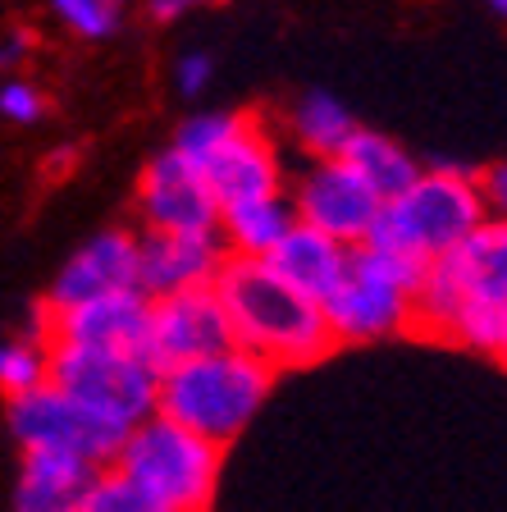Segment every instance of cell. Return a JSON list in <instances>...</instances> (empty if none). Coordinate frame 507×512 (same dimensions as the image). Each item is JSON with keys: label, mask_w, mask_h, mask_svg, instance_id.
Masks as SVG:
<instances>
[{"label": "cell", "mask_w": 507, "mask_h": 512, "mask_svg": "<svg viewBox=\"0 0 507 512\" xmlns=\"http://www.w3.org/2000/svg\"><path fill=\"white\" fill-rule=\"evenodd\" d=\"M412 334L494 357L507 334V224L485 220L466 243L425 266Z\"/></svg>", "instance_id": "1"}, {"label": "cell", "mask_w": 507, "mask_h": 512, "mask_svg": "<svg viewBox=\"0 0 507 512\" xmlns=\"http://www.w3.org/2000/svg\"><path fill=\"white\" fill-rule=\"evenodd\" d=\"M215 298L229 316L233 348L261 357L270 371H302L334 352L320 302L288 288L265 261L229 256L215 275Z\"/></svg>", "instance_id": "2"}, {"label": "cell", "mask_w": 507, "mask_h": 512, "mask_svg": "<svg viewBox=\"0 0 507 512\" xmlns=\"http://www.w3.org/2000/svg\"><path fill=\"white\" fill-rule=\"evenodd\" d=\"M279 375L243 348H224L160 375L156 412L174 426L201 435L206 444L229 448L247 435Z\"/></svg>", "instance_id": "3"}, {"label": "cell", "mask_w": 507, "mask_h": 512, "mask_svg": "<svg viewBox=\"0 0 507 512\" xmlns=\"http://www.w3.org/2000/svg\"><path fill=\"white\" fill-rule=\"evenodd\" d=\"M485 220L489 211L480 192V170L462 160H439V165H425L402 197L384 202L366 243L430 266L457 243H466Z\"/></svg>", "instance_id": "4"}, {"label": "cell", "mask_w": 507, "mask_h": 512, "mask_svg": "<svg viewBox=\"0 0 507 512\" xmlns=\"http://www.w3.org/2000/svg\"><path fill=\"white\" fill-rule=\"evenodd\" d=\"M421 275L425 266L412 256H398L375 243L352 247L343 279L320 302V316H325L334 348H366V343L412 334Z\"/></svg>", "instance_id": "5"}, {"label": "cell", "mask_w": 507, "mask_h": 512, "mask_svg": "<svg viewBox=\"0 0 507 512\" xmlns=\"http://www.w3.org/2000/svg\"><path fill=\"white\" fill-rule=\"evenodd\" d=\"M110 467L128 476L133 485L160 499L174 512H211L215 490H220L224 471V448L206 444L201 435L174 426L169 416H147L142 426H133L119 444Z\"/></svg>", "instance_id": "6"}, {"label": "cell", "mask_w": 507, "mask_h": 512, "mask_svg": "<svg viewBox=\"0 0 507 512\" xmlns=\"http://www.w3.org/2000/svg\"><path fill=\"white\" fill-rule=\"evenodd\" d=\"M51 384L83 403L87 412L115 421L119 430L142 426L156 416L160 375L142 362V352L124 348H55L51 343Z\"/></svg>", "instance_id": "7"}, {"label": "cell", "mask_w": 507, "mask_h": 512, "mask_svg": "<svg viewBox=\"0 0 507 512\" xmlns=\"http://www.w3.org/2000/svg\"><path fill=\"white\" fill-rule=\"evenodd\" d=\"M5 426H10L19 453H55V458H74L92 471H106L128 435L115 421L74 403L55 384H42V389H32L23 398H10L5 403Z\"/></svg>", "instance_id": "8"}, {"label": "cell", "mask_w": 507, "mask_h": 512, "mask_svg": "<svg viewBox=\"0 0 507 512\" xmlns=\"http://www.w3.org/2000/svg\"><path fill=\"white\" fill-rule=\"evenodd\" d=\"M284 197L297 224H307L343 247L366 243L384 211V202L357 179L348 160H302L297 170H288Z\"/></svg>", "instance_id": "9"}, {"label": "cell", "mask_w": 507, "mask_h": 512, "mask_svg": "<svg viewBox=\"0 0 507 512\" xmlns=\"http://www.w3.org/2000/svg\"><path fill=\"white\" fill-rule=\"evenodd\" d=\"M206 188H211L215 206L256 202V197H275L288 183V151L275 133V119L265 110H243L238 128L197 165Z\"/></svg>", "instance_id": "10"}, {"label": "cell", "mask_w": 507, "mask_h": 512, "mask_svg": "<svg viewBox=\"0 0 507 512\" xmlns=\"http://www.w3.org/2000/svg\"><path fill=\"white\" fill-rule=\"evenodd\" d=\"M138 234H220V206L192 160L174 147L156 151L133 183Z\"/></svg>", "instance_id": "11"}, {"label": "cell", "mask_w": 507, "mask_h": 512, "mask_svg": "<svg viewBox=\"0 0 507 512\" xmlns=\"http://www.w3.org/2000/svg\"><path fill=\"white\" fill-rule=\"evenodd\" d=\"M233 348L229 316H224L220 298L211 288H188L174 298H156L147 311V334H142V362L156 375L174 371L183 362L211 357V352Z\"/></svg>", "instance_id": "12"}, {"label": "cell", "mask_w": 507, "mask_h": 512, "mask_svg": "<svg viewBox=\"0 0 507 512\" xmlns=\"http://www.w3.org/2000/svg\"><path fill=\"white\" fill-rule=\"evenodd\" d=\"M138 288V229L128 224H110L96 229L92 238L64 256V266L55 270L51 288L42 293L37 307L42 311H69L96 298H115V293H133Z\"/></svg>", "instance_id": "13"}, {"label": "cell", "mask_w": 507, "mask_h": 512, "mask_svg": "<svg viewBox=\"0 0 507 512\" xmlns=\"http://www.w3.org/2000/svg\"><path fill=\"white\" fill-rule=\"evenodd\" d=\"M220 234H138V293L147 302L188 288H211L224 270Z\"/></svg>", "instance_id": "14"}, {"label": "cell", "mask_w": 507, "mask_h": 512, "mask_svg": "<svg viewBox=\"0 0 507 512\" xmlns=\"http://www.w3.org/2000/svg\"><path fill=\"white\" fill-rule=\"evenodd\" d=\"M147 311L151 302L133 293H115V298H96L69 311H46V343L55 348H124L138 352L142 334H147Z\"/></svg>", "instance_id": "15"}, {"label": "cell", "mask_w": 507, "mask_h": 512, "mask_svg": "<svg viewBox=\"0 0 507 512\" xmlns=\"http://www.w3.org/2000/svg\"><path fill=\"white\" fill-rule=\"evenodd\" d=\"M275 119V133L284 142V151H297V160H338L343 147L352 142L357 133V115H352L334 92H297L288 101L284 115H270Z\"/></svg>", "instance_id": "16"}, {"label": "cell", "mask_w": 507, "mask_h": 512, "mask_svg": "<svg viewBox=\"0 0 507 512\" xmlns=\"http://www.w3.org/2000/svg\"><path fill=\"white\" fill-rule=\"evenodd\" d=\"M348 252L352 247L316 234V229H307V224H293L284 243L265 256V266L275 270L288 288H297L302 298L325 302L329 293H334V284L343 279V270H348Z\"/></svg>", "instance_id": "17"}, {"label": "cell", "mask_w": 507, "mask_h": 512, "mask_svg": "<svg viewBox=\"0 0 507 512\" xmlns=\"http://www.w3.org/2000/svg\"><path fill=\"white\" fill-rule=\"evenodd\" d=\"M96 471L55 453H23L14 476L10 512H78Z\"/></svg>", "instance_id": "18"}, {"label": "cell", "mask_w": 507, "mask_h": 512, "mask_svg": "<svg viewBox=\"0 0 507 512\" xmlns=\"http://www.w3.org/2000/svg\"><path fill=\"white\" fill-rule=\"evenodd\" d=\"M338 160H348L352 170H357V179L366 183V188L375 192L380 202H393V197H402V192L416 183V174L425 170L421 160L402 147L398 138H389V133H375V128H357Z\"/></svg>", "instance_id": "19"}, {"label": "cell", "mask_w": 507, "mask_h": 512, "mask_svg": "<svg viewBox=\"0 0 507 512\" xmlns=\"http://www.w3.org/2000/svg\"><path fill=\"white\" fill-rule=\"evenodd\" d=\"M293 224H297V215H293V206H288V197L275 192V197H256V202L220 211V243L229 256L265 261V256L288 238Z\"/></svg>", "instance_id": "20"}, {"label": "cell", "mask_w": 507, "mask_h": 512, "mask_svg": "<svg viewBox=\"0 0 507 512\" xmlns=\"http://www.w3.org/2000/svg\"><path fill=\"white\" fill-rule=\"evenodd\" d=\"M51 384V343H46V311L32 307L14 334L0 339V394L5 403Z\"/></svg>", "instance_id": "21"}, {"label": "cell", "mask_w": 507, "mask_h": 512, "mask_svg": "<svg viewBox=\"0 0 507 512\" xmlns=\"http://www.w3.org/2000/svg\"><path fill=\"white\" fill-rule=\"evenodd\" d=\"M64 32H74L83 42H110L124 28L128 0H46Z\"/></svg>", "instance_id": "22"}, {"label": "cell", "mask_w": 507, "mask_h": 512, "mask_svg": "<svg viewBox=\"0 0 507 512\" xmlns=\"http://www.w3.org/2000/svg\"><path fill=\"white\" fill-rule=\"evenodd\" d=\"M78 512H174V508H165V503L151 499L142 485H133V480L119 476L115 467H106L92 476Z\"/></svg>", "instance_id": "23"}, {"label": "cell", "mask_w": 507, "mask_h": 512, "mask_svg": "<svg viewBox=\"0 0 507 512\" xmlns=\"http://www.w3.org/2000/svg\"><path fill=\"white\" fill-rule=\"evenodd\" d=\"M51 115V101H46V92L32 78H0V119L14 128H32V124H42V119Z\"/></svg>", "instance_id": "24"}, {"label": "cell", "mask_w": 507, "mask_h": 512, "mask_svg": "<svg viewBox=\"0 0 507 512\" xmlns=\"http://www.w3.org/2000/svg\"><path fill=\"white\" fill-rule=\"evenodd\" d=\"M211 83H215V55L211 51L192 46V51H183L179 60H174V87H179V96L201 101V96L211 92Z\"/></svg>", "instance_id": "25"}, {"label": "cell", "mask_w": 507, "mask_h": 512, "mask_svg": "<svg viewBox=\"0 0 507 512\" xmlns=\"http://www.w3.org/2000/svg\"><path fill=\"white\" fill-rule=\"evenodd\" d=\"M480 192H485V211H489V220L507 224V160H498V165L480 170Z\"/></svg>", "instance_id": "26"}, {"label": "cell", "mask_w": 507, "mask_h": 512, "mask_svg": "<svg viewBox=\"0 0 507 512\" xmlns=\"http://www.w3.org/2000/svg\"><path fill=\"white\" fill-rule=\"evenodd\" d=\"M28 55H32V32L14 28V32H5V37H0V69H19Z\"/></svg>", "instance_id": "27"}, {"label": "cell", "mask_w": 507, "mask_h": 512, "mask_svg": "<svg viewBox=\"0 0 507 512\" xmlns=\"http://www.w3.org/2000/svg\"><path fill=\"white\" fill-rule=\"evenodd\" d=\"M201 5H206V0H142L147 19H156V23H174V19H183V14L201 10Z\"/></svg>", "instance_id": "28"}, {"label": "cell", "mask_w": 507, "mask_h": 512, "mask_svg": "<svg viewBox=\"0 0 507 512\" xmlns=\"http://www.w3.org/2000/svg\"><path fill=\"white\" fill-rule=\"evenodd\" d=\"M485 5H489V10H494V14H498V19H503V23H507V0H485Z\"/></svg>", "instance_id": "29"}, {"label": "cell", "mask_w": 507, "mask_h": 512, "mask_svg": "<svg viewBox=\"0 0 507 512\" xmlns=\"http://www.w3.org/2000/svg\"><path fill=\"white\" fill-rule=\"evenodd\" d=\"M494 362H498V366H503V371H507V334H503V343H498V352H494Z\"/></svg>", "instance_id": "30"}, {"label": "cell", "mask_w": 507, "mask_h": 512, "mask_svg": "<svg viewBox=\"0 0 507 512\" xmlns=\"http://www.w3.org/2000/svg\"><path fill=\"white\" fill-rule=\"evenodd\" d=\"M206 5H224V0H206Z\"/></svg>", "instance_id": "31"}]
</instances>
